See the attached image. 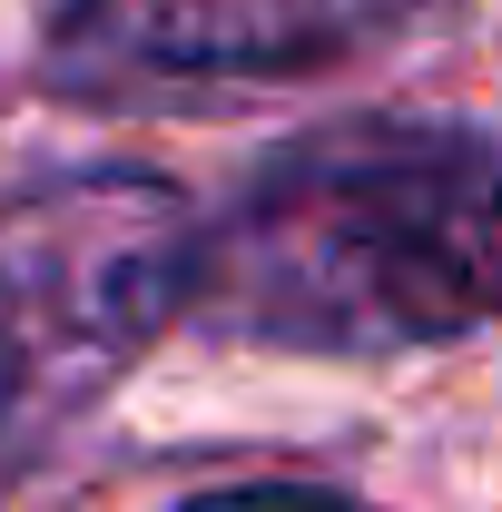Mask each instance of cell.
<instances>
[{
	"label": "cell",
	"mask_w": 502,
	"mask_h": 512,
	"mask_svg": "<svg viewBox=\"0 0 502 512\" xmlns=\"http://www.w3.org/2000/svg\"><path fill=\"white\" fill-rule=\"evenodd\" d=\"M197 306L306 355H394L502 316V138L355 119L256 168L207 237Z\"/></svg>",
	"instance_id": "1"
},
{
	"label": "cell",
	"mask_w": 502,
	"mask_h": 512,
	"mask_svg": "<svg viewBox=\"0 0 502 512\" xmlns=\"http://www.w3.org/2000/svg\"><path fill=\"white\" fill-rule=\"evenodd\" d=\"M207 237L138 168H79L0 207V444L60 434L197 306Z\"/></svg>",
	"instance_id": "2"
},
{
	"label": "cell",
	"mask_w": 502,
	"mask_h": 512,
	"mask_svg": "<svg viewBox=\"0 0 502 512\" xmlns=\"http://www.w3.org/2000/svg\"><path fill=\"white\" fill-rule=\"evenodd\" d=\"M404 20V0H60V50L148 79H276Z\"/></svg>",
	"instance_id": "3"
},
{
	"label": "cell",
	"mask_w": 502,
	"mask_h": 512,
	"mask_svg": "<svg viewBox=\"0 0 502 512\" xmlns=\"http://www.w3.org/2000/svg\"><path fill=\"white\" fill-rule=\"evenodd\" d=\"M178 512H375L355 493H315V483H237V493H197Z\"/></svg>",
	"instance_id": "4"
}]
</instances>
